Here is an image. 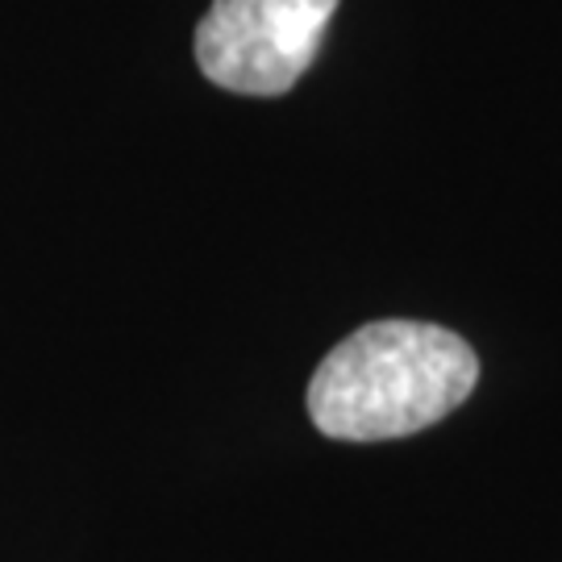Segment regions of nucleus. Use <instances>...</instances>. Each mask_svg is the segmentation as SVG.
<instances>
[{"mask_svg": "<svg viewBox=\"0 0 562 562\" xmlns=\"http://www.w3.org/2000/svg\"><path fill=\"white\" fill-rule=\"evenodd\" d=\"M475 383L480 359L454 329L371 322L313 371L308 417L334 442H392L450 417Z\"/></svg>", "mask_w": 562, "mask_h": 562, "instance_id": "1", "label": "nucleus"}, {"mask_svg": "<svg viewBox=\"0 0 562 562\" xmlns=\"http://www.w3.org/2000/svg\"><path fill=\"white\" fill-rule=\"evenodd\" d=\"M338 0H213L196 25L204 80L238 97H283L313 67Z\"/></svg>", "mask_w": 562, "mask_h": 562, "instance_id": "2", "label": "nucleus"}]
</instances>
